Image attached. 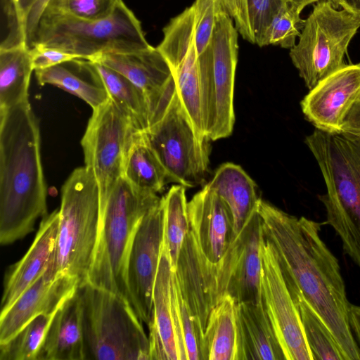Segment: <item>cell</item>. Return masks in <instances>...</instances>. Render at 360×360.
<instances>
[{"label": "cell", "instance_id": "obj_1", "mask_svg": "<svg viewBox=\"0 0 360 360\" xmlns=\"http://www.w3.org/2000/svg\"><path fill=\"white\" fill-rule=\"evenodd\" d=\"M257 212L290 291L302 295L318 314L345 360H360L339 262L320 236L321 224L290 215L260 198Z\"/></svg>", "mask_w": 360, "mask_h": 360}, {"label": "cell", "instance_id": "obj_2", "mask_svg": "<svg viewBox=\"0 0 360 360\" xmlns=\"http://www.w3.org/2000/svg\"><path fill=\"white\" fill-rule=\"evenodd\" d=\"M46 214L39 122L27 101L0 111V243L25 238Z\"/></svg>", "mask_w": 360, "mask_h": 360}, {"label": "cell", "instance_id": "obj_3", "mask_svg": "<svg viewBox=\"0 0 360 360\" xmlns=\"http://www.w3.org/2000/svg\"><path fill=\"white\" fill-rule=\"evenodd\" d=\"M305 143L316 159L327 192L320 197L326 223L360 267V137L315 129Z\"/></svg>", "mask_w": 360, "mask_h": 360}, {"label": "cell", "instance_id": "obj_4", "mask_svg": "<svg viewBox=\"0 0 360 360\" xmlns=\"http://www.w3.org/2000/svg\"><path fill=\"white\" fill-rule=\"evenodd\" d=\"M161 200L124 176L101 203L98 236L86 282L117 294L129 302L127 265L130 248L143 217Z\"/></svg>", "mask_w": 360, "mask_h": 360}, {"label": "cell", "instance_id": "obj_5", "mask_svg": "<svg viewBox=\"0 0 360 360\" xmlns=\"http://www.w3.org/2000/svg\"><path fill=\"white\" fill-rule=\"evenodd\" d=\"M57 240L47 278L59 275L77 277L86 282L97 245L101 199L97 181L85 166L76 168L61 188Z\"/></svg>", "mask_w": 360, "mask_h": 360}, {"label": "cell", "instance_id": "obj_6", "mask_svg": "<svg viewBox=\"0 0 360 360\" xmlns=\"http://www.w3.org/2000/svg\"><path fill=\"white\" fill-rule=\"evenodd\" d=\"M42 45L91 60L108 53L148 49L141 24L120 0L108 18L89 20L46 8L31 37L29 49Z\"/></svg>", "mask_w": 360, "mask_h": 360}, {"label": "cell", "instance_id": "obj_7", "mask_svg": "<svg viewBox=\"0 0 360 360\" xmlns=\"http://www.w3.org/2000/svg\"><path fill=\"white\" fill-rule=\"evenodd\" d=\"M77 293L84 360H150L149 338L127 299L88 282Z\"/></svg>", "mask_w": 360, "mask_h": 360}, {"label": "cell", "instance_id": "obj_8", "mask_svg": "<svg viewBox=\"0 0 360 360\" xmlns=\"http://www.w3.org/2000/svg\"><path fill=\"white\" fill-rule=\"evenodd\" d=\"M238 34L231 18L220 11L211 40L198 56L203 126L212 141L233 131Z\"/></svg>", "mask_w": 360, "mask_h": 360}, {"label": "cell", "instance_id": "obj_9", "mask_svg": "<svg viewBox=\"0 0 360 360\" xmlns=\"http://www.w3.org/2000/svg\"><path fill=\"white\" fill-rule=\"evenodd\" d=\"M359 28L360 13L338 10L330 0L313 6L289 53L309 90L346 65L345 56Z\"/></svg>", "mask_w": 360, "mask_h": 360}, {"label": "cell", "instance_id": "obj_10", "mask_svg": "<svg viewBox=\"0 0 360 360\" xmlns=\"http://www.w3.org/2000/svg\"><path fill=\"white\" fill-rule=\"evenodd\" d=\"M143 133L169 181L193 187L205 181L209 168L210 139L198 134L176 89Z\"/></svg>", "mask_w": 360, "mask_h": 360}, {"label": "cell", "instance_id": "obj_11", "mask_svg": "<svg viewBox=\"0 0 360 360\" xmlns=\"http://www.w3.org/2000/svg\"><path fill=\"white\" fill-rule=\"evenodd\" d=\"M141 132L110 98L93 110L81 145L85 167L97 181L101 203L123 176L127 154Z\"/></svg>", "mask_w": 360, "mask_h": 360}, {"label": "cell", "instance_id": "obj_12", "mask_svg": "<svg viewBox=\"0 0 360 360\" xmlns=\"http://www.w3.org/2000/svg\"><path fill=\"white\" fill-rule=\"evenodd\" d=\"M260 297L285 360H314L298 307L283 275L271 241L263 233Z\"/></svg>", "mask_w": 360, "mask_h": 360}, {"label": "cell", "instance_id": "obj_13", "mask_svg": "<svg viewBox=\"0 0 360 360\" xmlns=\"http://www.w3.org/2000/svg\"><path fill=\"white\" fill-rule=\"evenodd\" d=\"M162 198L142 219L134 236L127 265L129 302L148 326L153 316V292L164 240Z\"/></svg>", "mask_w": 360, "mask_h": 360}, {"label": "cell", "instance_id": "obj_14", "mask_svg": "<svg viewBox=\"0 0 360 360\" xmlns=\"http://www.w3.org/2000/svg\"><path fill=\"white\" fill-rule=\"evenodd\" d=\"M262 238V221L257 210L215 265L219 297L229 295L236 302L261 301Z\"/></svg>", "mask_w": 360, "mask_h": 360}, {"label": "cell", "instance_id": "obj_15", "mask_svg": "<svg viewBox=\"0 0 360 360\" xmlns=\"http://www.w3.org/2000/svg\"><path fill=\"white\" fill-rule=\"evenodd\" d=\"M162 31L163 38L157 49L171 68L177 94L195 130L200 136L207 137L202 115L194 23L180 18L170 22Z\"/></svg>", "mask_w": 360, "mask_h": 360}, {"label": "cell", "instance_id": "obj_16", "mask_svg": "<svg viewBox=\"0 0 360 360\" xmlns=\"http://www.w3.org/2000/svg\"><path fill=\"white\" fill-rule=\"evenodd\" d=\"M360 99V63L345 65L321 82L301 101L302 111L316 129L341 133L344 121Z\"/></svg>", "mask_w": 360, "mask_h": 360}, {"label": "cell", "instance_id": "obj_17", "mask_svg": "<svg viewBox=\"0 0 360 360\" xmlns=\"http://www.w3.org/2000/svg\"><path fill=\"white\" fill-rule=\"evenodd\" d=\"M89 60L100 62L119 72L141 91L148 104L150 124L176 90L171 68L157 47L103 53Z\"/></svg>", "mask_w": 360, "mask_h": 360}, {"label": "cell", "instance_id": "obj_18", "mask_svg": "<svg viewBox=\"0 0 360 360\" xmlns=\"http://www.w3.org/2000/svg\"><path fill=\"white\" fill-rule=\"evenodd\" d=\"M173 273L184 300L204 333L220 297L215 265L204 256L191 230L184 240Z\"/></svg>", "mask_w": 360, "mask_h": 360}, {"label": "cell", "instance_id": "obj_19", "mask_svg": "<svg viewBox=\"0 0 360 360\" xmlns=\"http://www.w3.org/2000/svg\"><path fill=\"white\" fill-rule=\"evenodd\" d=\"M191 230L207 259L217 265L236 235L231 212L207 184L187 203Z\"/></svg>", "mask_w": 360, "mask_h": 360}, {"label": "cell", "instance_id": "obj_20", "mask_svg": "<svg viewBox=\"0 0 360 360\" xmlns=\"http://www.w3.org/2000/svg\"><path fill=\"white\" fill-rule=\"evenodd\" d=\"M80 281L69 275L51 280L44 274L0 315V344L15 336L41 314H55L77 291Z\"/></svg>", "mask_w": 360, "mask_h": 360}, {"label": "cell", "instance_id": "obj_21", "mask_svg": "<svg viewBox=\"0 0 360 360\" xmlns=\"http://www.w3.org/2000/svg\"><path fill=\"white\" fill-rule=\"evenodd\" d=\"M59 220L58 210L44 216L29 250L8 271L4 280L1 314L5 312L48 269L57 240Z\"/></svg>", "mask_w": 360, "mask_h": 360}, {"label": "cell", "instance_id": "obj_22", "mask_svg": "<svg viewBox=\"0 0 360 360\" xmlns=\"http://www.w3.org/2000/svg\"><path fill=\"white\" fill-rule=\"evenodd\" d=\"M235 360H285L281 344L262 300L236 302Z\"/></svg>", "mask_w": 360, "mask_h": 360}, {"label": "cell", "instance_id": "obj_23", "mask_svg": "<svg viewBox=\"0 0 360 360\" xmlns=\"http://www.w3.org/2000/svg\"><path fill=\"white\" fill-rule=\"evenodd\" d=\"M37 360H84L77 290L54 315Z\"/></svg>", "mask_w": 360, "mask_h": 360}, {"label": "cell", "instance_id": "obj_24", "mask_svg": "<svg viewBox=\"0 0 360 360\" xmlns=\"http://www.w3.org/2000/svg\"><path fill=\"white\" fill-rule=\"evenodd\" d=\"M171 276L172 266L163 240L153 292V316L148 326V338L152 347L165 349L168 360H179L172 310Z\"/></svg>", "mask_w": 360, "mask_h": 360}, {"label": "cell", "instance_id": "obj_25", "mask_svg": "<svg viewBox=\"0 0 360 360\" xmlns=\"http://www.w3.org/2000/svg\"><path fill=\"white\" fill-rule=\"evenodd\" d=\"M224 200L229 207L236 233L257 210L256 184L248 174L233 163H224L207 184Z\"/></svg>", "mask_w": 360, "mask_h": 360}, {"label": "cell", "instance_id": "obj_26", "mask_svg": "<svg viewBox=\"0 0 360 360\" xmlns=\"http://www.w3.org/2000/svg\"><path fill=\"white\" fill-rule=\"evenodd\" d=\"M93 79L102 86L110 98L144 131L150 124V115L147 101L141 91L119 72L98 62L87 60Z\"/></svg>", "mask_w": 360, "mask_h": 360}, {"label": "cell", "instance_id": "obj_27", "mask_svg": "<svg viewBox=\"0 0 360 360\" xmlns=\"http://www.w3.org/2000/svg\"><path fill=\"white\" fill-rule=\"evenodd\" d=\"M236 303L224 295L212 310L203 335L205 360L236 359Z\"/></svg>", "mask_w": 360, "mask_h": 360}, {"label": "cell", "instance_id": "obj_28", "mask_svg": "<svg viewBox=\"0 0 360 360\" xmlns=\"http://www.w3.org/2000/svg\"><path fill=\"white\" fill-rule=\"evenodd\" d=\"M34 71L26 46L0 50V111L29 101V86Z\"/></svg>", "mask_w": 360, "mask_h": 360}, {"label": "cell", "instance_id": "obj_29", "mask_svg": "<svg viewBox=\"0 0 360 360\" xmlns=\"http://www.w3.org/2000/svg\"><path fill=\"white\" fill-rule=\"evenodd\" d=\"M123 176L134 186L155 193L169 181L165 167L148 144L143 131L129 149Z\"/></svg>", "mask_w": 360, "mask_h": 360}, {"label": "cell", "instance_id": "obj_30", "mask_svg": "<svg viewBox=\"0 0 360 360\" xmlns=\"http://www.w3.org/2000/svg\"><path fill=\"white\" fill-rule=\"evenodd\" d=\"M40 85L56 86L85 101L92 110L105 103L109 97L105 89L96 82H89L73 70L72 60L55 66L34 70Z\"/></svg>", "mask_w": 360, "mask_h": 360}, {"label": "cell", "instance_id": "obj_31", "mask_svg": "<svg viewBox=\"0 0 360 360\" xmlns=\"http://www.w3.org/2000/svg\"><path fill=\"white\" fill-rule=\"evenodd\" d=\"M164 204V240L172 270L174 271L184 240L191 230L185 186H172L162 197Z\"/></svg>", "mask_w": 360, "mask_h": 360}, {"label": "cell", "instance_id": "obj_32", "mask_svg": "<svg viewBox=\"0 0 360 360\" xmlns=\"http://www.w3.org/2000/svg\"><path fill=\"white\" fill-rule=\"evenodd\" d=\"M314 360H345L329 329L300 293L291 292Z\"/></svg>", "mask_w": 360, "mask_h": 360}, {"label": "cell", "instance_id": "obj_33", "mask_svg": "<svg viewBox=\"0 0 360 360\" xmlns=\"http://www.w3.org/2000/svg\"><path fill=\"white\" fill-rule=\"evenodd\" d=\"M55 314L37 316L10 340L0 344V360H37Z\"/></svg>", "mask_w": 360, "mask_h": 360}, {"label": "cell", "instance_id": "obj_34", "mask_svg": "<svg viewBox=\"0 0 360 360\" xmlns=\"http://www.w3.org/2000/svg\"><path fill=\"white\" fill-rule=\"evenodd\" d=\"M302 11L292 2L285 4L274 16L266 32L263 46H280L291 49L296 44L304 20L300 17Z\"/></svg>", "mask_w": 360, "mask_h": 360}, {"label": "cell", "instance_id": "obj_35", "mask_svg": "<svg viewBox=\"0 0 360 360\" xmlns=\"http://www.w3.org/2000/svg\"><path fill=\"white\" fill-rule=\"evenodd\" d=\"M120 1L52 0L46 8H50L80 19L96 20L110 16Z\"/></svg>", "mask_w": 360, "mask_h": 360}, {"label": "cell", "instance_id": "obj_36", "mask_svg": "<svg viewBox=\"0 0 360 360\" xmlns=\"http://www.w3.org/2000/svg\"><path fill=\"white\" fill-rule=\"evenodd\" d=\"M290 0H246L255 44L262 47L269 26L277 13Z\"/></svg>", "mask_w": 360, "mask_h": 360}, {"label": "cell", "instance_id": "obj_37", "mask_svg": "<svg viewBox=\"0 0 360 360\" xmlns=\"http://www.w3.org/2000/svg\"><path fill=\"white\" fill-rule=\"evenodd\" d=\"M192 6L198 56L208 46L215 27L217 15L222 9L217 0H195Z\"/></svg>", "mask_w": 360, "mask_h": 360}, {"label": "cell", "instance_id": "obj_38", "mask_svg": "<svg viewBox=\"0 0 360 360\" xmlns=\"http://www.w3.org/2000/svg\"><path fill=\"white\" fill-rule=\"evenodd\" d=\"M1 4L4 32L1 34L0 50L26 46L20 15L14 1L1 0Z\"/></svg>", "mask_w": 360, "mask_h": 360}, {"label": "cell", "instance_id": "obj_39", "mask_svg": "<svg viewBox=\"0 0 360 360\" xmlns=\"http://www.w3.org/2000/svg\"><path fill=\"white\" fill-rule=\"evenodd\" d=\"M222 11L234 21L239 34L255 44L248 13L246 0H217Z\"/></svg>", "mask_w": 360, "mask_h": 360}, {"label": "cell", "instance_id": "obj_40", "mask_svg": "<svg viewBox=\"0 0 360 360\" xmlns=\"http://www.w3.org/2000/svg\"><path fill=\"white\" fill-rule=\"evenodd\" d=\"M29 49L34 71L49 68L65 62L79 58L76 55L69 53L63 50L42 45H34Z\"/></svg>", "mask_w": 360, "mask_h": 360}, {"label": "cell", "instance_id": "obj_41", "mask_svg": "<svg viewBox=\"0 0 360 360\" xmlns=\"http://www.w3.org/2000/svg\"><path fill=\"white\" fill-rule=\"evenodd\" d=\"M52 0H34L22 20V29L27 47L36 29L41 15Z\"/></svg>", "mask_w": 360, "mask_h": 360}, {"label": "cell", "instance_id": "obj_42", "mask_svg": "<svg viewBox=\"0 0 360 360\" xmlns=\"http://www.w3.org/2000/svg\"><path fill=\"white\" fill-rule=\"evenodd\" d=\"M342 132L360 137V100L354 103L347 114Z\"/></svg>", "mask_w": 360, "mask_h": 360}, {"label": "cell", "instance_id": "obj_43", "mask_svg": "<svg viewBox=\"0 0 360 360\" xmlns=\"http://www.w3.org/2000/svg\"><path fill=\"white\" fill-rule=\"evenodd\" d=\"M349 322L355 340L360 344V305L350 304Z\"/></svg>", "mask_w": 360, "mask_h": 360}, {"label": "cell", "instance_id": "obj_44", "mask_svg": "<svg viewBox=\"0 0 360 360\" xmlns=\"http://www.w3.org/2000/svg\"><path fill=\"white\" fill-rule=\"evenodd\" d=\"M13 1L18 8V11H19V13L20 15V18H21V21L22 23V20H23L25 15L26 14V13L27 12V11L29 10L30 7L31 6V5L32 4V3L34 0H13Z\"/></svg>", "mask_w": 360, "mask_h": 360}, {"label": "cell", "instance_id": "obj_45", "mask_svg": "<svg viewBox=\"0 0 360 360\" xmlns=\"http://www.w3.org/2000/svg\"><path fill=\"white\" fill-rule=\"evenodd\" d=\"M341 7L352 12L360 13V0H342Z\"/></svg>", "mask_w": 360, "mask_h": 360}, {"label": "cell", "instance_id": "obj_46", "mask_svg": "<svg viewBox=\"0 0 360 360\" xmlns=\"http://www.w3.org/2000/svg\"><path fill=\"white\" fill-rule=\"evenodd\" d=\"M291 2L302 11L307 6L321 0H290Z\"/></svg>", "mask_w": 360, "mask_h": 360}, {"label": "cell", "instance_id": "obj_47", "mask_svg": "<svg viewBox=\"0 0 360 360\" xmlns=\"http://www.w3.org/2000/svg\"><path fill=\"white\" fill-rule=\"evenodd\" d=\"M333 4L336 7L338 8L341 6L342 0H330Z\"/></svg>", "mask_w": 360, "mask_h": 360}, {"label": "cell", "instance_id": "obj_48", "mask_svg": "<svg viewBox=\"0 0 360 360\" xmlns=\"http://www.w3.org/2000/svg\"><path fill=\"white\" fill-rule=\"evenodd\" d=\"M360 100V99H359Z\"/></svg>", "mask_w": 360, "mask_h": 360}]
</instances>
